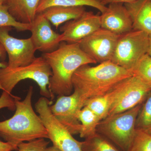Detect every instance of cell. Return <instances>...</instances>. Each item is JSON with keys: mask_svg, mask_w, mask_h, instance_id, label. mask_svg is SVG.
Returning a JSON list of instances; mask_svg holds the SVG:
<instances>
[{"mask_svg": "<svg viewBox=\"0 0 151 151\" xmlns=\"http://www.w3.org/2000/svg\"><path fill=\"white\" fill-rule=\"evenodd\" d=\"M12 27L0 28V42L8 55L7 67L14 68L25 66L35 59L36 51L31 37L18 39L9 34Z\"/></svg>", "mask_w": 151, "mask_h": 151, "instance_id": "cell-9", "label": "cell"}, {"mask_svg": "<svg viewBox=\"0 0 151 151\" xmlns=\"http://www.w3.org/2000/svg\"><path fill=\"white\" fill-rule=\"evenodd\" d=\"M127 151H151V134L142 130L136 129Z\"/></svg>", "mask_w": 151, "mask_h": 151, "instance_id": "cell-24", "label": "cell"}, {"mask_svg": "<svg viewBox=\"0 0 151 151\" xmlns=\"http://www.w3.org/2000/svg\"><path fill=\"white\" fill-rule=\"evenodd\" d=\"M40 0H6L5 4L9 12L18 22L31 24L37 13Z\"/></svg>", "mask_w": 151, "mask_h": 151, "instance_id": "cell-16", "label": "cell"}, {"mask_svg": "<svg viewBox=\"0 0 151 151\" xmlns=\"http://www.w3.org/2000/svg\"><path fill=\"white\" fill-rule=\"evenodd\" d=\"M6 0H0V4H5Z\"/></svg>", "mask_w": 151, "mask_h": 151, "instance_id": "cell-33", "label": "cell"}, {"mask_svg": "<svg viewBox=\"0 0 151 151\" xmlns=\"http://www.w3.org/2000/svg\"><path fill=\"white\" fill-rule=\"evenodd\" d=\"M6 53L5 49L4 47L2 44L0 42V58L4 60L6 58ZM7 66L8 64L6 63L0 62V69L4 68ZM0 90H2V88L1 85H0Z\"/></svg>", "mask_w": 151, "mask_h": 151, "instance_id": "cell-29", "label": "cell"}, {"mask_svg": "<svg viewBox=\"0 0 151 151\" xmlns=\"http://www.w3.org/2000/svg\"><path fill=\"white\" fill-rule=\"evenodd\" d=\"M149 35L133 29L119 35L111 62L132 72L140 60L147 53Z\"/></svg>", "mask_w": 151, "mask_h": 151, "instance_id": "cell-7", "label": "cell"}, {"mask_svg": "<svg viewBox=\"0 0 151 151\" xmlns=\"http://www.w3.org/2000/svg\"><path fill=\"white\" fill-rule=\"evenodd\" d=\"M58 97L56 102L50 106L52 113L70 134H79L81 124L78 113L83 108L78 93L74 91L70 95Z\"/></svg>", "mask_w": 151, "mask_h": 151, "instance_id": "cell-11", "label": "cell"}, {"mask_svg": "<svg viewBox=\"0 0 151 151\" xmlns=\"http://www.w3.org/2000/svg\"><path fill=\"white\" fill-rule=\"evenodd\" d=\"M124 6L132 19L133 29L151 33V0H138Z\"/></svg>", "mask_w": 151, "mask_h": 151, "instance_id": "cell-15", "label": "cell"}, {"mask_svg": "<svg viewBox=\"0 0 151 151\" xmlns=\"http://www.w3.org/2000/svg\"><path fill=\"white\" fill-rule=\"evenodd\" d=\"M52 75L50 66L43 57L36 58L32 62L25 66L14 68L6 67L0 69V85L2 91L11 94L20 81L30 79L39 86L42 97L52 101L55 96L48 89L50 78Z\"/></svg>", "mask_w": 151, "mask_h": 151, "instance_id": "cell-4", "label": "cell"}, {"mask_svg": "<svg viewBox=\"0 0 151 151\" xmlns=\"http://www.w3.org/2000/svg\"><path fill=\"white\" fill-rule=\"evenodd\" d=\"M147 54L151 57V33L149 35V47Z\"/></svg>", "mask_w": 151, "mask_h": 151, "instance_id": "cell-31", "label": "cell"}, {"mask_svg": "<svg viewBox=\"0 0 151 151\" xmlns=\"http://www.w3.org/2000/svg\"><path fill=\"white\" fill-rule=\"evenodd\" d=\"M19 97L3 91L0 96V110L7 108L10 111H15L16 100Z\"/></svg>", "mask_w": 151, "mask_h": 151, "instance_id": "cell-27", "label": "cell"}, {"mask_svg": "<svg viewBox=\"0 0 151 151\" xmlns=\"http://www.w3.org/2000/svg\"><path fill=\"white\" fill-rule=\"evenodd\" d=\"M33 87L30 86L24 100H16L15 112L9 119L0 122V137L18 147L20 143L39 139H48V133L32 108Z\"/></svg>", "mask_w": 151, "mask_h": 151, "instance_id": "cell-3", "label": "cell"}, {"mask_svg": "<svg viewBox=\"0 0 151 151\" xmlns=\"http://www.w3.org/2000/svg\"><path fill=\"white\" fill-rule=\"evenodd\" d=\"M85 12L84 6H55L46 9L41 13L57 29L63 23L78 18Z\"/></svg>", "mask_w": 151, "mask_h": 151, "instance_id": "cell-17", "label": "cell"}, {"mask_svg": "<svg viewBox=\"0 0 151 151\" xmlns=\"http://www.w3.org/2000/svg\"><path fill=\"white\" fill-rule=\"evenodd\" d=\"M51 103V101L42 97L35 104L36 111L47 130L48 139L61 151H82V142L75 139L52 113L50 107Z\"/></svg>", "mask_w": 151, "mask_h": 151, "instance_id": "cell-8", "label": "cell"}, {"mask_svg": "<svg viewBox=\"0 0 151 151\" xmlns=\"http://www.w3.org/2000/svg\"><path fill=\"white\" fill-rule=\"evenodd\" d=\"M101 28L121 35L133 30L129 14L124 5L121 3L109 4L100 15Z\"/></svg>", "mask_w": 151, "mask_h": 151, "instance_id": "cell-14", "label": "cell"}, {"mask_svg": "<svg viewBox=\"0 0 151 151\" xmlns=\"http://www.w3.org/2000/svg\"><path fill=\"white\" fill-rule=\"evenodd\" d=\"M50 22L43 14H37L31 23L30 30L36 49L44 53L55 50L60 43V34L52 29Z\"/></svg>", "mask_w": 151, "mask_h": 151, "instance_id": "cell-13", "label": "cell"}, {"mask_svg": "<svg viewBox=\"0 0 151 151\" xmlns=\"http://www.w3.org/2000/svg\"><path fill=\"white\" fill-rule=\"evenodd\" d=\"M82 151H121L111 141L98 133L82 142Z\"/></svg>", "mask_w": 151, "mask_h": 151, "instance_id": "cell-20", "label": "cell"}, {"mask_svg": "<svg viewBox=\"0 0 151 151\" xmlns=\"http://www.w3.org/2000/svg\"><path fill=\"white\" fill-rule=\"evenodd\" d=\"M42 56L52 72L49 90L52 95L58 97L71 94L73 90L72 77L79 67L97 63L81 50L78 43L61 42L57 49L45 52Z\"/></svg>", "mask_w": 151, "mask_h": 151, "instance_id": "cell-2", "label": "cell"}, {"mask_svg": "<svg viewBox=\"0 0 151 151\" xmlns=\"http://www.w3.org/2000/svg\"><path fill=\"white\" fill-rule=\"evenodd\" d=\"M14 27L19 32L30 30L31 24H24L17 21L9 12L5 4H0V28Z\"/></svg>", "mask_w": 151, "mask_h": 151, "instance_id": "cell-22", "label": "cell"}, {"mask_svg": "<svg viewBox=\"0 0 151 151\" xmlns=\"http://www.w3.org/2000/svg\"><path fill=\"white\" fill-rule=\"evenodd\" d=\"M142 104L100 121L97 132L122 151H127L136 132V122Z\"/></svg>", "mask_w": 151, "mask_h": 151, "instance_id": "cell-5", "label": "cell"}, {"mask_svg": "<svg viewBox=\"0 0 151 151\" xmlns=\"http://www.w3.org/2000/svg\"><path fill=\"white\" fill-rule=\"evenodd\" d=\"M133 75L131 70L111 61H105L96 66L79 67L72 77V85L83 108L87 100L104 96L121 81Z\"/></svg>", "mask_w": 151, "mask_h": 151, "instance_id": "cell-1", "label": "cell"}, {"mask_svg": "<svg viewBox=\"0 0 151 151\" xmlns=\"http://www.w3.org/2000/svg\"><path fill=\"white\" fill-rule=\"evenodd\" d=\"M100 28V16L86 11L78 18L67 22L60 27V42L78 43Z\"/></svg>", "mask_w": 151, "mask_h": 151, "instance_id": "cell-12", "label": "cell"}, {"mask_svg": "<svg viewBox=\"0 0 151 151\" xmlns=\"http://www.w3.org/2000/svg\"><path fill=\"white\" fill-rule=\"evenodd\" d=\"M136 129L151 134V90L142 105L137 117Z\"/></svg>", "mask_w": 151, "mask_h": 151, "instance_id": "cell-21", "label": "cell"}, {"mask_svg": "<svg viewBox=\"0 0 151 151\" xmlns=\"http://www.w3.org/2000/svg\"><path fill=\"white\" fill-rule=\"evenodd\" d=\"M18 147L7 142H2L0 140V151L17 150Z\"/></svg>", "mask_w": 151, "mask_h": 151, "instance_id": "cell-28", "label": "cell"}, {"mask_svg": "<svg viewBox=\"0 0 151 151\" xmlns=\"http://www.w3.org/2000/svg\"><path fill=\"white\" fill-rule=\"evenodd\" d=\"M78 119L81 124L79 134L81 138L85 139L97 133V126L100 121L87 107L84 106L80 110Z\"/></svg>", "mask_w": 151, "mask_h": 151, "instance_id": "cell-19", "label": "cell"}, {"mask_svg": "<svg viewBox=\"0 0 151 151\" xmlns=\"http://www.w3.org/2000/svg\"><path fill=\"white\" fill-rule=\"evenodd\" d=\"M84 106L90 109L100 122L107 118L110 108L108 99L105 95L87 100Z\"/></svg>", "mask_w": 151, "mask_h": 151, "instance_id": "cell-23", "label": "cell"}, {"mask_svg": "<svg viewBox=\"0 0 151 151\" xmlns=\"http://www.w3.org/2000/svg\"><path fill=\"white\" fill-rule=\"evenodd\" d=\"M55 6L64 7L88 6L97 9L101 13L105 12L107 9V6L99 0H40L37 10V13H41L46 9Z\"/></svg>", "mask_w": 151, "mask_h": 151, "instance_id": "cell-18", "label": "cell"}, {"mask_svg": "<svg viewBox=\"0 0 151 151\" xmlns=\"http://www.w3.org/2000/svg\"><path fill=\"white\" fill-rule=\"evenodd\" d=\"M132 72L151 85V57L147 53L140 60Z\"/></svg>", "mask_w": 151, "mask_h": 151, "instance_id": "cell-25", "label": "cell"}, {"mask_svg": "<svg viewBox=\"0 0 151 151\" xmlns=\"http://www.w3.org/2000/svg\"><path fill=\"white\" fill-rule=\"evenodd\" d=\"M119 36L100 28L78 43L85 53L100 63L111 61Z\"/></svg>", "mask_w": 151, "mask_h": 151, "instance_id": "cell-10", "label": "cell"}, {"mask_svg": "<svg viewBox=\"0 0 151 151\" xmlns=\"http://www.w3.org/2000/svg\"><path fill=\"white\" fill-rule=\"evenodd\" d=\"M101 2L106 5L107 4H112V3H121L124 4L133 2L138 0H99Z\"/></svg>", "mask_w": 151, "mask_h": 151, "instance_id": "cell-30", "label": "cell"}, {"mask_svg": "<svg viewBox=\"0 0 151 151\" xmlns=\"http://www.w3.org/2000/svg\"><path fill=\"white\" fill-rule=\"evenodd\" d=\"M45 151H61L54 145L48 147L45 149Z\"/></svg>", "mask_w": 151, "mask_h": 151, "instance_id": "cell-32", "label": "cell"}, {"mask_svg": "<svg viewBox=\"0 0 151 151\" xmlns=\"http://www.w3.org/2000/svg\"><path fill=\"white\" fill-rule=\"evenodd\" d=\"M151 90V85L134 75L117 84L105 94L109 104L107 117L142 104Z\"/></svg>", "mask_w": 151, "mask_h": 151, "instance_id": "cell-6", "label": "cell"}, {"mask_svg": "<svg viewBox=\"0 0 151 151\" xmlns=\"http://www.w3.org/2000/svg\"><path fill=\"white\" fill-rule=\"evenodd\" d=\"M50 142L45 139H39L27 142L20 143L18 145V151H45Z\"/></svg>", "mask_w": 151, "mask_h": 151, "instance_id": "cell-26", "label": "cell"}]
</instances>
